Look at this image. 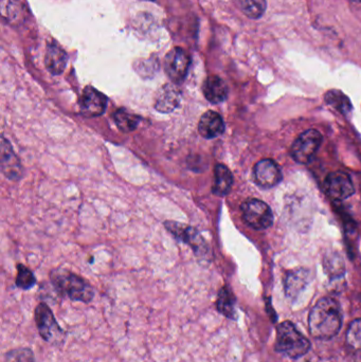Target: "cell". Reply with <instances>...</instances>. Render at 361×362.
Wrapping results in <instances>:
<instances>
[{
	"mask_svg": "<svg viewBox=\"0 0 361 362\" xmlns=\"http://www.w3.org/2000/svg\"><path fill=\"white\" fill-rule=\"evenodd\" d=\"M341 326V307L331 296L320 298L308 315V330L318 340H331L339 334Z\"/></svg>",
	"mask_w": 361,
	"mask_h": 362,
	"instance_id": "cell-1",
	"label": "cell"
},
{
	"mask_svg": "<svg viewBox=\"0 0 361 362\" xmlns=\"http://www.w3.org/2000/svg\"><path fill=\"white\" fill-rule=\"evenodd\" d=\"M274 349L291 359H299L308 353L310 342L293 322L284 321L276 327Z\"/></svg>",
	"mask_w": 361,
	"mask_h": 362,
	"instance_id": "cell-2",
	"label": "cell"
},
{
	"mask_svg": "<svg viewBox=\"0 0 361 362\" xmlns=\"http://www.w3.org/2000/svg\"><path fill=\"white\" fill-rule=\"evenodd\" d=\"M52 284L60 294L68 296L71 300L78 302L90 303L94 298V291L92 286L86 279L71 271H52L50 274Z\"/></svg>",
	"mask_w": 361,
	"mask_h": 362,
	"instance_id": "cell-3",
	"label": "cell"
},
{
	"mask_svg": "<svg viewBox=\"0 0 361 362\" xmlns=\"http://www.w3.org/2000/svg\"><path fill=\"white\" fill-rule=\"evenodd\" d=\"M35 318L39 334L46 342L54 345L62 344L65 339V332L46 303H39L37 305Z\"/></svg>",
	"mask_w": 361,
	"mask_h": 362,
	"instance_id": "cell-4",
	"label": "cell"
},
{
	"mask_svg": "<svg viewBox=\"0 0 361 362\" xmlns=\"http://www.w3.org/2000/svg\"><path fill=\"white\" fill-rule=\"evenodd\" d=\"M243 219L255 230H265L274 222L271 209L259 199H249L240 205Z\"/></svg>",
	"mask_w": 361,
	"mask_h": 362,
	"instance_id": "cell-5",
	"label": "cell"
},
{
	"mask_svg": "<svg viewBox=\"0 0 361 362\" xmlns=\"http://www.w3.org/2000/svg\"><path fill=\"white\" fill-rule=\"evenodd\" d=\"M322 135L316 129H307L291 145V157L300 164H307L320 147Z\"/></svg>",
	"mask_w": 361,
	"mask_h": 362,
	"instance_id": "cell-6",
	"label": "cell"
},
{
	"mask_svg": "<svg viewBox=\"0 0 361 362\" xmlns=\"http://www.w3.org/2000/svg\"><path fill=\"white\" fill-rule=\"evenodd\" d=\"M190 64H191V59L183 49H173L166 54L164 59V70L166 76L175 84H180L187 76Z\"/></svg>",
	"mask_w": 361,
	"mask_h": 362,
	"instance_id": "cell-7",
	"label": "cell"
},
{
	"mask_svg": "<svg viewBox=\"0 0 361 362\" xmlns=\"http://www.w3.org/2000/svg\"><path fill=\"white\" fill-rule=\"evenodd\" d=\"M325 190L334 200L341 201L354 194V184L345 171H337L329 174L325 179Z\"/></svg>",
	"mask_w": 361,
	"mask_h": 362,
	"instance_id": "cell-8",
	"label": "cell"
},
{
	"mask_svg": "<svg viewBox=\"0 0 361 362\" xmlns=\"http://www.w3.org/2000/svg\"><path fill=\"white\" fill-rule=\"evenodd\" d=\"M107 107L106 95L97 90L94 87H86L80 99V109L87 118L102 116Z\"/></svg>",
	"mask_w": 361,
	"mask_h": 362,
	"instance_id": "cell-9",
	"label": "cell"
},
{
	"mask_svg": "<svg viewBox=\"0 0 361 362\" xmlns=\"http://www.w3.org/2000/svg\"><path fill=\"white\" fill-rule=\"evenodd\" d=\"M255 182L264 188H270L280 183L282 171L279 165L271 159H263L253 169Z\"/></svg>",
	"mask_w": 361,
	"mask_h": 362,
	"instance_id": "cell-10",
	"label": "cell"
},
{
	"mask_svg": "<svg viewBox=\"0 0 361 362\" xmlns=\"http://www.w3.org/2000/svg\"><path fill=\"white\" fill-rule=\"evenodd\" d=\"M1 171L11 180H18L23 176V167L20 159L13 152L10 142L5 137L1 138Z\"/></svg>",
	"mask_w": 361,
	"mask_h": 362,
	"instance_id": "cell-11",
	"label": "cell"
},
{
	"mask_svg": "<svg viewBox=\"0 0 361 362\" xmlns=\"http://www.w3.org/2000/svg\"><path fill=\"white\" fill-rule=\"evenodd\" d=\"M166 227L177 239L189 243L196 253H200V251L204 249V239L200 237V233L192 227L183 226V224L173 222H166Z\"/></svg>",
	"mask_w": 361,
	"mask_h": 362,
	"instance_id": "cell-12",
	"label": "cell"
},
{
	"mask_svg": "<svg viewBox=\"0 0 361 362\" xmlns=\"http://www.w3.org/2000/svg\"><path fill=\"white\" fill-rule=\"evenodd\" d=\"M198 131L200 135L206 139H214L219 137L225 131V122L221 114L216 111L209 110L202 114L198 123Z\"/></svg>",
	"mask_w": 361,
	"mask_h": 362,
	"instance_id": "cell-13",
	"label": "cell"
},
{
	"mask_svg": "<svg viewBox=\"0 0 361 362\" xmlns=\"http://www.w3.org/2000/svg\"><path fill=\"white\" fill-rule=\"evenodd\" d=\"M68 61L66 52L58 44L51 42L46 51L45 65L48 71L54 76H60L64 72Z\"/></svg>",
	"mask_w": 361,
	"mask_h": 362,
	"instance_id": "cell-14",
	"label": "cell"
},
{
	"mask_svg": "<svg viewBox=\"0 0 361 362\" xmlns=\"http://www.w3.org/2000/svg\"><path fill=\"white\" fill-rule=\"evenodd\" d=\"M204 97L210 103L219 104L228 97V87L225 80L217 76H209L202 86Z\"/></svg>",
	"mask_w": 361,
	"mask_h": 362,
	"instance_id": "cell-15",
	"label": "cell"
},
{
	"mask_svg": "<svg viewBox=\"0 0 361 362\" xmlns=\"http://www.w3.org/2000/svg\"><path fill=\"white\" fill-rule=\"evenodd\" d=\"M308 283V271L305 269H298L290 271L285 277V294L287 298L295 300L303 291Z\"/></svg>",
	"mask_w": 361,
	"mask_h": 362,
	"instance_id": "cell-16",
	"label": "cell"
},
{
	"mask_svg": "<svg viewBox=\"0 0 361 362\" xmlns=\"http://www.w3.org/2000/svg\"><path fill=\"white\" fill-rule=\"evenodd\" d=\"M180 93L173 85H166L156 99L155 108L162 114H169L178 107Z\"/></svg>",
	"mask_w": 361,
	"mask_h": 362,
	"instance_id": "cell-17",
	"label": "cell"
},
{
	"mask_svg": "<svg viewBox=\"0 0 361 362\" xmlns=\"http://www.w3.org/2000/svg\"><path fill=\"white\" fill-rule=\"evenodd\" d=\"M233 184V176L231 171L224 164H216L214 169V183L212 186L213 194L225 196L231 190Z\"/></svg>",
	"mask_w": 361,
	"mask_h": 362,
	"instance_id": "cell-18",
	"label": "cell"
},
{
	"mask_svg": "<svg viewBox=\"0 0 361 362\" xmlns=\"http://www.w3.org/2000/svg\"><path fill=\"white\" fill-rule=\"evenodd\" d=\"M216 308L228 319L236 320L235 296L228 286H224L217 296Z\"/></svg>",
	"mask_w": 361,
	"mask_h": 362,
	"instance_id": "cell-19",
	"label": "cell"
},
{
	"mask_svg": "<svg viewBox=\"0 0 361 362\" xmlns=\"http://www.w3.org/2000/svg\"><path fill=\"white\" fill-rule=\"evenodd\" d=\"M116 124L124 133H130V131H135L138 126L140 118L136 114H132L128 111L126 108H120L114 114Z\"/></svg>",
	"mask_w": 361,
	"mask_h": 362,
	"instance_id": "cell-20",
	"label": "cell"
},
{
	"mask_svg": "<svg viewBox=\"0 0 361 362\" xmlns=\"http://www.w3.org/2000/svg\"><path fill=\"white\" fill-rule=\"evenodd\" d=\"M325 102L331 107L341 112L342 114H348L352 110V104L350 99L340 90H329L325 93Z\"/></svg>",
	"mask_w": 361,
	"mask_h": 362,
	"instance_id": "cell-21",
	"label": "cell"
},
{
	"mask_svg": "<svg viewBox=\"0 0 361 362\" xmlns=\"http://www.w3.org/2000/svg\"><path fill=\"white\" fill-rule=\"evenodd\" d=\"M236 4L246 16L253 19L263 16L267 8L266 0H236Z\"/></svg>",
	"mask_w": 361,
	"mask_h": 362,
	"instance_id": "cell-22",
	"label": "cell"
},
{
	"mask_svg": "<svg viewBox=\"0 0 361 362\" xmlns=\"http://www.w3.org/2000/svg\"><path fill=\"white\" fill-rule=\"evenodd\" d=\"M346 343L350 349L361 351V319H355L346 330Z\"/></svg>",
	"mask_w": 361,
	"mask_h": 362,
	"instance_id": "cell-23",
	"label": "cell"
},
{
	"mask_svg": "<svg viewBox=\"0 0 361 362\" xmlns=\"http://www.w3.org/2000/svg\"><path fill=\"white\" fill-rule=\"evenodd\" d=\"M37 283L35 274L30 269L27 268L24 265L20 264L18 266V277H16V285L24 290L31 289Z\"/></svg>",
	"mask_w": 361,
	"mask_h": 362,
	"instance_id": "cell-24",
	"label": "cell"
},
{
	"mask_svg": "<svg viewBox=\"0 0 361 362\" xmlns=\"http://www.w3.org/2000/svg\"><path fill=\"white\" fill-rule=\"evenodd\" d=\"M35 354L32 349L27 347H20V349H12L8 351L5 356L4 362H35Z\"/></svg>",
	"mask_w": 361,
	"mask_h": 362,
	"instance_id": "cell-25",
	"label": "cell"
},
{
	"mask_svg": "<svg viewBox=\"0 0 361 362\" xmlns=\"http://www.w3.org/2000/svg\"><path fill=\"white\" fill-rule=\"evenodd\" d=\"M149 1H154V0H149Z\"/></svg>",
	"mask_w": 361,
	"mask_h": 362,
	"instance_id": "cell-26",
	"label": "cell"
}]
</instances>
